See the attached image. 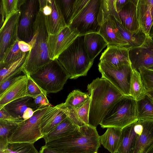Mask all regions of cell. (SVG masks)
Instances as JSON below:
<instances>
[{"mask_svg": "<svg viewBox=\"0 0 153 153\" xmlns=\"http://www.w3.org/2000/svg\"><path fill=\"white\" fill-rule=\"evenodd\" d=\"M87 90L91 98L88 125L97 128L113 105L124 95L102 77L93 80Z\"/></svg>", "mask_w": 153, "mask_h": 153, "instance_id": "cell-1", "label": "cell"}, {"mask_svg": "<svg viewBox=\"0 0 153 153\" xmlns=\"http://www.w3.org/2000/svg\"><path fill=\"white\" fill-rule=\"evenodd\" d=\"M100 143L96 128L85 125L45 145L67 153H93L97 152Z\"/></svg>", "mask_w": 153, "mask_h": 153, "instance_id": "cell-2", "label": "cell"}, {"mask_svg": "<svg viewBox=\"0 0 153 153\" xmlns=\"http://www.w3.org/2000/svg\"><path fill=\"white\" fill-rule=\"evenodd\" d=\"M48 35L44 15L39 9L34 22L33 35L28 43L31 49L28 52L22 71L25 75H30L53 61L49 56Z\"/></svg>", "mask_w": 153, "mask_h": 153, "instance_id": "cell-3", "label": "cell"}, {"mask_svg": "<svg viewBox=\"0 0 153 153\" xmlns=\"http://www.w3.org/2000/svg\"><path fill=\"white\" fill-rule=\"evenodd\" d=\"M84 37L79 36L57 59L70 79L86 76L93 65V62L90 60L84 47Z\"/></svg>", "mask_w": 153, "mask_h": 153, "instance_id": "cell-4", "label": "cell"}, {"mask_svg": "<svg viewBox=\"0 0 153 153\" xmlns=\"http://www.w3.org/2000/svg\"><path fill=\"white\" fill-rule=\"evenodd\" d=\"M138 120L137 101L129 96L124 95L113 105L100 125L102 128L122 129Z\"/></svg>", "mask_w": 153, "mask_h": 153, "instance_id": "cell-5", "label": "cell"}, {"mask_svg": "<svg viewBox=\"0 0 153 153\" xmlns=\"http://www.w3.org/2000/svg\"><path fill=\"white\" fill-rule=\"evenodd\" d=\"M46 93H56L62 90L69 75L57 59L53 60L29 75Z\"/></svg>", "mask_w": 153, "mask_h": 153, "instance_id": "cell-6", "label": "cell"}, {"mask_svg": "<svg viewBox=\"0 0 153 153\" xmlns=\"http://www.w3.org/2000/svg\"><path fill=\"white\" fill-rule=\"evenodd\" d=\"M51 105L40 107L30 118L19 123L8 139L9 144L27 143H34L43 138L39 125L42 117Z\"/></svg>", "mask_w": 153, "mask_h": 153, "instance_id": "cell-7", "label": "cell"}, {"mask_svg": "<svg viewBox=\"0 0 153 153\" xmlns=\"http://www.w3.org/2000/svg\"><path fill=\"white\" fill-rule=\"evenodd\" d=\"M101 0H89L88 2L68 26L71 29H76L79 36L87 34L99 33L100 26L97 21Z\"/></svg>", "mask_w": 153, "mask_h": 153, "instance_id": "cell-8", "label": "cell"}, {"mask_svg": "<svg viewBox=\"0 0 153 153\" xmlns=\"http://www.w3.org/2000/svg\"><path fill=\"white\" fill-rule=\"evenodd\" d=\"M98 67L102 77L108 80L124 95L129 96L132 71L130 64L116 68L105 62L100 61Z\"/></svg>", "mask_w": 153, "mask_h": 153, "instance_id": "cell-9", "label": "cell"}, {"mask_svg": "<svg viewBox=\"0 0 153 153\" xmlns=\"http://www.w3.org/2000/svg\"><path fill=\"white\" fill-rule=\"evenodd\" d=\"M39 5L38 0H26L21 7L18 31V39L27 43L32 39Z\"/></svg>", "mask_w": 153, "mask_h": 153, "instance_id": "cell-10", "label": "cell"}, {"mask_svg": "<svg viewBox=\"0 0 153 153\" xmlns=\"http://www.w3.org/2000/svg\"><path fill=\"white\" fill-rule=\"evenodd\" d=\"M79 35L76 29H71L68 26L58 34L49 35L48 45L51 60L57 59Z\"/></svg>", "mask_w": 153, "mask_h": 153, "instance_id": "cell-11", "label": "cell"}, {"mask_svg": "<svg viewBox=\"0 0 153 153\" xmlns=\"http://www.w3.org/2000/svg\"><path fill=\"white\" fill-rule=\"evenodd\" d=\"M129 57L132 69L138 72L140 68L153 65V39L149 35L140 46L130 49Z\"/></svg>", "mask_w": 153, "mask_h": 153, "instance_id": "cell-12", "label": "cell"}, {"mask_svg": "<svg viewBox=\"0 0 153 153\" xmlns=\"http://www.w3.org/2000/svg\"><path fill=\"white\" fill-rule=\"evenodd\" d=\"M20 14V10L12 12L0 27V60L7 48L18 38V27Z\"/></svg>", "mask_w": 153, "mask_h": 153, "instance_id": "cell-13", "label": "cell"}, {"mask_svg": "<svg viewBox=\"0 0 153 153\" xmlns=\"http://www.w3.org/2000/svg\"><path fill=\"white\" fill-rule=\"evenodd\" d=\"M40 107L35 103L33 98L26 96L8 103L1 109L13 117L25 121L31 117Z\"/></svg>", "mask_w": 153, "mask_h": 153, "instance_id": "cell-14", "label": "cell"}, {"mask_svg": "<svg viewBox=\"0 0 153 153\" xmlns=\"http://www.w3.org/2000/svg\"><path fill=\"white\" fill-rule=\"evenodd\" d=\"M99 33L103 38L108 45L120 46L131 49V47L122 37L117 27L115 17L110 15L101 26Z\"/></svg>", "mask_w": 153, "mask_h": 153, "instance_id": "cell-15", "label": "cell"}, {"mask_svg": "<svg viewBox=\"0 0 153 153\" xmlns=\"http://www.w3.org/2000/svg\"><path fill=\"white\" fill-rule=\"evenodd\" d=\"M27 75H20L13 83L0 95V109L13 100L27 96Z\"/></svg>", "mask_w": 153, "mask_h": 153, "instance_id": "cell-16", "label": "cell"}, {"mask_svg": "<svg viewBox=\"0 0 153 153\" xmlns=\"http://www.w3.org/2000/svg\"><path fill=\"white\" fill-rule=\"evenodd\" d=\"M130 49L120 46L108 45L101 56L100 61L105 62L116 68L123 65L130 64Z\"/></svg>", "mask_w": 153, "mask_h": 153, "instance_id": "cell-17", "label": "cell"}, {"mask_svg": "<svg viewBox=\"0 0 153 153\" xmlns=\"http://www.w3.org/2000/svg\"><path fill=\"white\" fill-rule=\"evenodd\" d=\"M65 23L69 26L89 0H56Z\"/></svg>", "mask_w": 153, "mask_h": 153, "instance_id": "cell-18", "label": "cell"}, {"mask_svg": "<svg viewBox=\"0 0 153 153\" xmlns=\"http://www.w3.org/2000/svg\"><path fill=\"white\" fill-rule=\"evenodd\" d=\"M51 14L47 16H44L49 35H55L59 33L67 26L56 0H51Z\"/></svg>", "mask_w": 153, "mask_h": 153, "instance_id": "cell-19", "label": "cell"}, {"mask_svg": "<svg viewBox=\"0 0 153 153\" xmlns=\"http://www.w3.org/2000/svg\"><path fill=\"white\" fill-rule=\"evenodd\" d=\"M138 0H128L118 13L122 25L131 31L137 30L140 28L137 17Z\"/></svg>", "mask_w": 153, "mask_h": 153, "instance_id": "cell-20", "label": "cell"}, {"mask_svg": "<svg viewBox=\"0 0 153 153\" xmlns=\"http://www.w3.org/2000/svg\"><path fill=\"white\" fill-rule=\"evenodd\" d=\"M68 117L57 105L52 106L42 118L39 125L41 133L46 135Z\"/></svg>", "mask_w": 153, "mask_h": 153, "instance_id": "cell-21", "label": "cell"}, {"mask_svg": "<svg viewBox=\"0 0 153 153\" xmlns=\"http://www.w3.org/2000/svg\"><path fill=\"white\" fill-rule=\"evenodd\" d=\"M137 14L140 27L146 35H149L153 21L151 0H138Z\"/></svg>", "mask_w": 153, "mask_h": 153, "instance_id": "cell-22", "label": "cell"}, {"mask_svg": "<svg viewBox=\"0 0 153 153\" xmlns=\"http://www.w3.org/2000/svg\"><path fill=\"white\" fill-rule=\"evenodd\" d=\"M83 43L88 56L92 62L106 46L107 43L98 33H93L84 35Z\"/></svg>", "mask_w": 153, "mask_h": 153, "instance_id": "cell-23", "label": "cell"}, {"mask_svg": "<svg viewBox=\"0 0 153 153\" xmlns=\"http://www.w3.org/2000/svg\"><path fill=\"white\" fill-rule=\"evenodd\" d=\"M143 130L139 135L133 153H147L153 146V121L143 120Z\"/></svg>", "mask_w": 153, "mask_h": 153, "instance_id": "cell-24", "label": "cell"}, {"mask_svg": "<svg viewBox=\"0 0 153 153\" xmlns=\"http://www.w3.org/2000/svg\"><path fill=\"white\" fill-rule=\"evenodd\" d=\"M121 139L117 153H133L139 135L135 131L134 123L121 130Z\"/></svg>", "mask_w": 153, "mask_h": 153, "instance_id": "cell-25", "label": "cell"}, {"mask_svg": "<svg viewBox=\"0 0 153 153\" xmlns=\"http://www.w3.org/2000/svg\"><path fill=\"white\" fill-rule=\"evenodd\" d=\"M102 135L99 136L100 143L111 153L117 151L120 144L122 129L109 127Z\"/></svg>", "mask_w": 153, "mask_h": 153, "instance_id": "cell-26", "label": "cell"}, {"mask_svg": "<svg viewBox=\"0 0 153 153\" xmlns=\"http://www.w3.org/2000/svg\"><path fill=\"white\" fill-rule=\"evenodd\" d=\"M115 22L122 37L131 48L139 47L143 43L146 35L140 27L137 31H131L126 28L115 18Z\"/></svg>", "mask_w": 153, "mask_h": 153, "instance_id": "cell-27", "label": "cell"}, {"mask_svg": "<svg viewBox=\"0 0 153 153\" xmlns=\"http://www.w3.org/2000/svg\"><path fill=\"white\" fill-rule=\"evenodd\" d=\"M78 127L67 117L43 138L46 143L67 135Z\"/></svg>", "mask_w": 153, "mask_h": 153, "instance_id": "cell-28", "label": "cell"}, {"mask_svg": "<svg viewBox=\"0 0 153 153\" xmlns=\"http://www.w3.org/2000/svg\"><path fill=\"white\" fill-rule=\"evenodd\" d=\"M28 52L24 53L21 58L14 62L0 65V83L9 77L18 75L22 72Z\"/></svg>", "mask_w": 153, "mask_h": 153, "instance_id": "cell-29", "label": "cell"}, {"mask_svg": "<svg viewBox=\"0 0 153 153\" xmlns=\"http://www.w3.org/2000/svg\"><path fill=\"white\" fill-rule=\"evenodd\" d=\"M140 73L132 69L129 96L136 101L143 99L146 95Z\"/></svg>", "mask_w": 153, "mask_h": 153, "instance_id": "cell-30", "label": "cell"}, {"mask_svg": "<svg viewBox=\"0 0 153 153\" xmlns=\"http://www.w3.org/2000/svg\"><path fill=\"white\" fill-rule=\"evenodd\" d=\"M116 0H101L97 16V21L101 26L107 20L110 15L114 16L116 20L121 23L115 7Z\"/></svg>", "mask_w": 153, "mask_h": 153, "instance_id": "cell-31", "label": "cell"}, {"mask_svg": "<svg viewBox=\"0 0 153 153\" xmlns=\"http://www.w3.org/2000/svg\"><path fill=\"white\" fill-rule=\"evenodd\" d=\"M138 120L153 121V100L147 95L143 99L137 101Z\"/></svg>", "mask_w": 153, "mask_h": 153, "instance_id": "cell-32", "label": "cell"}, {"mask_svg": "<svg viewBox=\"0 0 153 153\" xmlns=\"http://www.w3.org/2000/svg\"><path fill=\"white\" fill-rule=\"evenodd\" d=\"M18 125L0 121V152L8 149V139Z\"/></svg>", "mask_w": 153, "mask_h": 153, "instance_id": "cell-33", "label": "cell"}, {"mask_svg": "<svg viewBox=\"0 0 153 153\" xmlns=\"http://www.w3.org/2000/svg\"><path fill=\"white\" fill-rule=\"evenodd\" d=\"M19 39L18 38L7 50L2 59L0 65L7 64L14 62L21 58L24 53L20 50L18 44Z\"/></svg>", "mask_w": 153, "mask_h": 153, "instance_id": "cell-34", "label": "cell"}, {"mask_svg": "<svg viewBox=\"0 0 153 153\" xmlns=\"http://www.w3.org/2000/svg\"><path fill=\"white\" fill-rule=\"evenodd\" d=\"M90 98L89 94L78 90H74L69 94L65 103L76 109Z\"/></svg>", "mask_w": 153, "mask_h": 153, "instance_id": "cell-35", "label": "cell"}, {"mask_svg": "<svg viewBox=\"0 0 153 153\" xmlns=\"http://www.w3.org/2000/svg\"><path fill=\"white\" fill-rule=\"evenodd\" d=\"M33 144L27 143L9 144L8 149L0 152V153H39Z\"/></svg>", "mask_w": 153, "mask_h": 153, "instance_id": "cell-36", "label": "cell"}, {"mask_svg": "<svg viewBox=\"0 0 153 153\" xmlns=\"http://www.w3.org/2000/svg\"><path fill=\"white\" fill-rule=\"evenodd\" d=\"M76 126L80 127L85 125L79 119L76 109L62 103L56 105Z\"/></svg>", "mask_w": 153, "mask_h": 153, "instance_id": "cell-37", "label": "cell"}, {"mask_svg": "<svg viewBox=\"0 0 153 153\" xmlns=\"http://www.w3.org/2000/svg\"><path fill=\"white\" fill-rule=\"evenodd\" d=\"M27 76V96L33 99L38 96L44 94L47 95L44 91L32 79L29 75Z\"/></svg>", "mask_w": 153, "mask_h": 153, "instance_id": "cell-38", "label": "cell"}, {"mask_svg": "<svg viewBox=\"0 0 153 153\" xmlns=\"http://www.w3.org/2000/svg\"><path fill=\"white\" fill-rule=\"evenodd\" d=\"M139 72L146 91H153V71L144 67L140 68Z\"/></svg>", "mask_w": 153, "mask_h": 153, "instance_id": "cell-39", "label": "cell"}, {"mask_svg": "<svg viewBox=\"0 0 153 153\" xmlns=\"http://www.w3.org/2000/svg\"><path fill=\"white\" fill-rule=\"evenodd\" d=\"M26 0H1L7 17L14 11L20 10L21 7Z\"/></svg>", "mask_w": 153, "mask_h": 153, "instance_id": "cell-40", "label": "cell"}, {"mask_svg": "<svg viewBox=\"0 0 153 153\" xmlns=\"http://www.w3.org/2000/svg\"><path fill=\"white\" fill-rule=\"evenodd\" d=\"M91 98L81 106L76 109L80 120L85 125H88Z\"/></svg>", "mask_w": 153, "mask_h": 153, "instance_id": "cell-41", "label": "cell"}, {"mask_svg": "<svg viewBox=\"0 0 153 153\" xmlns=\"http://www.w3.org/2000/svg\"><path fill=\"white\" fill-rule=\"evenodd\" d=\"M0 121L18 125L24 121L13 117L3 109H0Z\"/></svg>", "mask_w": 153, "mask_h": 153, "instance_id": "cell-42", "label": "cell"}, {"mask_svg": "<svg viewBox=\"0 0 153 153\" xmlns=\"http://www.w3.org/2000/svg\"><path fill=\"white\" fill-rule=\"evenodd\" d=\"M19 76L15 75L7 79L0 83V95L2 94L19 77Z\"/></svg>", "mask_w": 153, "mask_h": 153, "instance_id": "cell-43", "label": "cell"}, {"mask_svg": "<svg viewBox=\"0 0 153 153\" xmlns=\"http://www.w3.org/2000/svg\"><path fill=\"white\" fill-rule=\"evenodd\" d=\"M34 99L35 103L40 107L51 105L49 102L46 95H40Z\"/></svg>", "mask_w": 153, "mask_h": 153, "instance_id": "cell-44", "label": "cell"}, {"mask_svg": "<svg viewBox=\"0 0 153 153\" xmlns=\"http://www.w3.org/2000/svg\"><path fill=\"white\" fill-rule=\"evenodd\" d=\"M39 153H67L61 150L48 147L45 145L40 148Z\"/></svg>", "mask_w": 153, "mask_h": 153, "instance_id": "cell-45", "label": "cell"}, {"mask_svg": "<svg viewBox=\"0 0 153 153\" xmlns=\"http://www.w3.org/2000/svg\"><path fill=\"white\" fill-rule=\"evenodd\" d=\"M18 44L20 50L23 53L28 52L31 49L30 46L28 43L19 40Z\"/></svg>", "mask_w": 153, "mask_h": 153, "instance_id": "cell-46", "label": "cell"}, {"mask_svg": "<svg viewBox=\"0 0 153 153\" xmlns=\"http://www.w3.org/2000/svg\"><path fill=\"white\" fill-rule=\"evenodd\" d=\"M128 1V0H116L115 7L118 13L121 10Z\"/></svg>", "mask_w": 153, "mask_h": 153, "instance_id": "cell-47", "label": "cell"}, {"mask_svg": "<svg viewBox=\"0 0 153 153\" xmlns=\"http://www.w3.org/2000/svg\"><path fill=\"white\" fill-rule=\"evenodd\" d=\"M151 2L152 5V12L153 15V0H151ZM149 36L153 39V21L149 32Z\"/></svg>", "mask_w": 153, "mask_h": 153, "instance_id": "cell-48", "label": "cell"}, {"mask_svg": "<svg viewBox=\"0 0 153 153\" xmlns=\"http://www.w3.org/2000/svg\"><path fill=\"white\" fill-rule=\"evenodd\" d=\"M146 94L149 97L153 99V91H147Z\"/></svg>", "mask_w": 153, "mask_h": 153, "instance_id": "cell-49", "label": "cell"}, {"mask_svg": "<svg viewBox=\"0 0 153 153\" xmlns=\"http://www.w3.org/2000/svg\"><path fill=\"white\" fill-rule=\"evenodd\" d=\"M147 153H153V146L147 152Z\"/></svg>", "mask_w": 153, "mask_h": 153, "instance_id": "cell-50", "label": "cell"}, {"mask_svg": "<svg viewBox=\"0 0 153 153\" xmlns=\"http://www.w3.org/2000/svg\"><path fill=\"white\" fill-rule=\"evenodd\" d=\"M147 68L153 71V65L146 68Z\"/></svg>", "mask_w": 153, "mask_h": 153, "instance_id": "cell-51", "label": "cell"}, {"mask_svg": "<svg viewBox=\"0 0 153 153\" xmlns=\"http://www.w3.org/2000/svg\"><path fill=\"white\" fill-rule=\"evenodd\" d=\"M97 153V152H94V153Z\"/></svg>", "mask_w": 153, "mask_h": 153, "instance_id": "cell-52", "label": "cell"}, {"mask_svg": "<svg viewBox=\"0 0 153 153\" xmlns=\"http://www.w3.org/2000/svg\"><path fill=\"white\" fill-rule=\"evenodd\" d=\"M115 153H116V152H115Z\"/></svg>", "mask_w": 153, "mask_h": 153, "instance_id": "cell-53", "label": "cell"}, {"mask_svg": "<svg viewBox=\"0 0 153 153\" xmlns=\"http://www.w3.org/2000/svg\"></svg>", "mask_w": 153, "mask_h": 153, "instance_id": "cell-54", "label": "cell"}]
</instances>
